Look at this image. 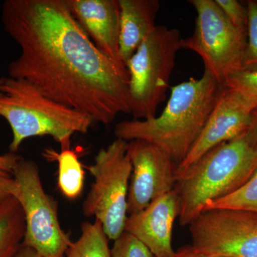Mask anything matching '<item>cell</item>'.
Instances as JSON below:
<instances>
[{
	"label": "cell",
	"instance_id": "1",
	"mask_svg": "<svg viewBox=\"0 0 257 257\" xmlns=\"http://www.w3.org/2000/svg\"><path fill=\"white\" fill-rule=\"evenodd\" d=\"M2 21L20 48L10 77L94 122L109 125L119 114H131L130 74L97 50L67 0H5Z\"/></svg>",
	"mask_w": 257,
	"mask_h": 257
},
{
	"label": "cell",
	"instance_id": "2",
	"mask_svg": "<svg viewBox=\"0 0 257 257\" xmlns=\"http://www.w3.org/2000/svg\"><path fill=\"white\" fill-rule=\"evenodd\" d=\"M225 87L209 72L171 89L162 114L150 119L126 120L115 126L116 139L142 140L167 152L177 165L187 156Z\"/></svg>",
	"mask_w": 257,
	"mask_h": 257
},
{
	"label": "cell",
	"instance_id": "3",
	"mask_svg": "<svg viewBox=\"0 0 257 257\" xmlns=\"http://www.w3.org/2000/svg\"><path fill=\"white\" fill-rule=\"evenodd\" d=\"M246 133L214 147L176 176L174 189L178 196L182 226H188L208 203L241 188L255 173L257 149Z\"/></svg>",
	"mask_w": 257,
	"mask_h": 257
},
{
	"label": "cell",
	"instance_id": "4",
	"mask_svg": "<svg viewBox=\"0 0 257 257\" xmlns=\"http://www.w3.org/2000/svg\"><path fill=\"white\" fill-rule=\"evenodd\" d=\"M0 116L12 128L13 153L33 137H52L62 150H68L72 135L87 134L94 122L89 115L52 100L28 81L10 77L0 84Z\"/></svg>",
	"mask_w": 257,
	"mask_h": 257
},
{
	"label": "cell",
	"instance_id": "5",
	"mask_svg": "<svg viewBox=\"0 0 257 257\" xmlns=\"http://www.w3.org/2000/svg\"><path fill=\"white\" fill-rule=\"evenodd\" d=\"M182 39L177 29L157 25L126 62L130 111L135 119L156 117L170 88Z\"/></svg>",
	"mask_w": 257,
	"mask_h": 257
},
{
	"label": "cell",
	"instance_id": "6",
	"mask_svg": "<svg viewBox=\"0 0 257 257\" xmlns=\"http://www.w3.org/2000/svg\"><path fill=\"white\" fill-rule=\"evenodd\" d=\"M128 142L116 139L101 149L89 167L94 177L83 213L100 221L108 239L116 240L124 231L127 197L133 166L127 155Z\"/></svg>",
	"mask_w": 257,
	"mask_h": 257
},
{
	"label": "cell",
	"instance_id": "7",
	"mask_svg": "<svg viewBox=\"0 0 257 257\" xmlns=\"http://www.w3.org/2000/svg\"><path fill=\"white\" fill-rule=\"evenodd\" d=\"M13 177L11 195L20 203L25 216L23 246L42 257H65L72 242L61 227L57 204L43 188L38 166L23 158Z\"/></svg>",
	"mask_w": 257,
	"mask_h": 257
},
{
	"label": "cell",
	"instance_id": "8",
	"mask_svg": "<svg viewBox=\"0 0 257 257\" xmlns=\"http://www.w3.org/2000/svg\"><path fill=\"white\" fill-rule=\"evenodd\" d=\"M197 13L190 37L182 39L181 47L202 58L204 71L221 85L243 68L246 33L234 28L214 0H191Z\"/></svg>",
	"mask_w": 257,
	"mask_h": 257
},
{
	"label": "cell",
	"instance_id": "9",
	"mask_svg": "<svg viewBox=\"0 0 257 257\" xmlns=\"http://www.w3.org/2000/svg\"><path fill=\"white\" fill-rule=\"evenodd\" d=\"M192 246L221 257H257V212L210 209L188 225Z\"/></svg>",
	"mask_w": 257,
	"mask_h": 257
},
{
	"label": "cell",
	"instance_id": "10",
	"mask_svg": "<svg viewBox=\"0 0 257 257\" xmlns=\"http://www.w3.org/2000/svg\"><path fill=\"white\" fill-rule=\"evenodd\" d=\"M127 155L133 166L127 197V214L132 215L175 189L177 164L167 152L145 140L128 142Z\"/></svg>",
	"mask_w": 257,
	"mask_h": 257
},
{
	"label": "cell",
	"instance_id": "11",
	"mask_svg": "<svg viewBox=\"0 0 257 257\" xmlns=\"http://www.w3.org/2000/svg\"><path fill=\"white\" fill-rule=\"evenodd\" d=\"M252 111L225 87L188 155L177 165L175 175L188 169L214 147L246 133L251 124Z\"/></svg>",
	"mask_w": 257,
	"mask_h": 257
},
{
	"label": "cell",
	"instance_id": "12",
	"mask_svg": "<svg viewBox=\"0 0 257 257\" xmlns=\"http://www.w3.org/2000/svg\"><path fill=\"white\" fill-rule=\"evenodd\" d=\"M69 10L97 50L128 73L119 53V0H67Z\"/></svg>",
	"mask_w": 257,
	"mask_h": 257
},
{
	"label": "cell",
	"instance_id": "13",
	"mask_svg": "<svg viewBox=\"0 0 257 257\" xmlns=\"http://www.w3.org/2000/svg\"><path fill=\"white\" fill-rule=\"evenodd\" d=\"M179 214L175 189L153 201L144 210L128 215L124 231L140 240L155 257H173L172 234Z\"/></svg>",
	"mask_w": 257,
	"mask_h": 257
},
{
	"label": "cell",
	"instance_id": "14",
	"mask_svg": "<svg viewBox=\"0 0 257 257\" xmlns=\"http://www.w3.org/2000/svg\"><path fill=\"white\" fill-rule=\"evenodd\" d=\"M119 53L125 65L139 47L157 28L158 0H119Z\"/></svg>",
	"mask_w": 257,
	"mask_h": 257
},
{
	"label": "cell",
	"instance_id": "15",
	"mask_svg": "<svg viewBox=\"0 0 257 257\" xmlns=\"http://www.w3.org/2000/svg\"><path fill=\"white\" fill-rule=\"evenodd\" d=\"M25 220L20 203L13 197L0 207V257H14L23 245Z\"/></svg>",
	"mask_w": 257,
	"mask_h": 257
},
{
	"label": "cell",
	"instance_id": "16",
	"mask_svg": "<svg viewBox=\"0 0 257 257\" xmlns=\"http://www.w3.org/2000/svg\"><path fill=\"white\" fill-rule=\"evenodd\" d=\"M108 240L100 221L83 222L80 236L70 245L66 257H111Z\"/></svg>",
	"mask_w": 257,
	"mask_h": 257
},
{
	"label": "cell",
	"instance_id": "17",
	"mask_svg": "<svg viewBox=\"0 0 257 257\" xmlns=\"http://www.w3.org/2000/svg\"><path fill=\"white\" fill-rule=\"evenodd\" d=\"M55 157L58 162L59 189L67 199H77L82 194L84 183V172L78 156L68 149L55 154Z\"/></svg>",
	"mask_w": 257,
	"mask_h": 257
},
{
	"label": "cell",
	"instance_id": "18",
	"mask_svg": "<svg viewBox=\"0 0 257 257\" xmlns=\"http://www.w3.org/2000/svg\"><path fill=\"white\" fill-rule=\"evenodd\" d=\"M210 209H241L257 212V170L241 188L230 195L208 203L204 211Z\"/></svg>",
	"mask_w": 257,
	"mask_h": 257
},
{
	"label": "cell",
	"instance_id": "19",
	"mask_svg": "<svg viewBox=\"0 0 257 257\" xmlns=\"http://www.w3.org/2000/svg\"><path fill=\"white\" fill-rule=\"evenodd\" d=\"M224 87L236 94L251 111L257 109V69H241L227 79Z\"/></svg>",
	"mask_w": 257,
	"mask_h": 257
},
{
	"label": "cell",
	"instance_id": "20",
	"mask_svg": "<svg viewBox=\"0 0 257 257\" xmlns=\"http://www.w3.org/2000/svg\"><path fill=\"white\" fill-rule=\"evenodd\" d=\"M246 8L248 11V26L243 68L257 69V1H248Z\"/></svg>",
	"mask_w": 257,
	"mask_h": 257
},
{
	"label": "cell",
	"instance_id": "21",
	"mask_svg": "<svg viewBox=\"0 0 257 257\" xmlns=\"http://www.w3.org/2000/svg\"><path fill=\"white\" fill-rule=\"evenodd\" d=\"M111 257H155L148 248L133 235L124 231L114 241Z\"/></svg>",
	"mask_w": 257,
	"mask_h": 257
},
{
	"label": "cell",
	"instance_id": "22",
	"mask_svg": "<svg viewBox=\"0 0 257 257\" xmlns=\"http://www.w3.org/2000/svg\"><path fill=\"white\" fill-rule=\"evenodd\" d=\"M230 23L243 32H247L248 11L236 0H214Z\"/></svg>",
	"mask_w": 257,
	"mask_h": 257
},
{
	"label": "cell",
	"instance_id": "23",
	"mask_svg": "<svg viewBox=\"0 0 257 257\" xmlns=\"http://www.w3.org/2000/svg\"><path fill=\"white\" fill-rule=\"evenodd\" d=\"M13 182L14 180L12 175L0 171V207L8 198L12 197Z\"/></svg>",
	"mask_w": 257,
	"mask_h": 257
},
{
	"label": "cell",
	"instance_id": "24",
	"mask_svg": "<svg viewBox=\"0 0 257 257\" xmlns=\"http://www.w3.org/2000/svg\"><path fill=\"white\" fill-rule=\"evenodd\" d=\"M23 157L16 153L8 152L5 155H0V171L13 175L15 167Z\"/></svg>",
	"mask_w": 257,
	"mask_h": 257
},
{
	"label": "cell",
	"instance_id": "25",
	"mask_svg": "<svg viewBox=\"0 0 257 257\" xmlns=\"http://www.w3.org/2000/svg\"><path fill=\"white\" fill-rule=\"evenodd\" d=\"M173 257H221L211 256L198 251L192 245H186L176 250Z\"/></svg>",
	"mask_w": 257,
	"mask_h": 257
},
{
	"label": "cell",
	"instance_id": "26",
	"mask_svg": "<svg viewBox=\"0 0 257 257\" xmlns=\"http://www.w3.org/2000/svg\"><path fill=\"white\" fill-rule=\"evenodd\" d=\"M246 134L250 143L257 149V109L251 113V124Z\"/></svg>",
	"mask_w": 257,
	"mask_h": 257
},
{
	"label": "cell",
	"instance_id": "27",
	"mask_svg": "<svg viewBox=\"0 0 257 257\" xmlns=\"http://www.w3.org/2000/svg\"><path fill=\"white\" fill-rule=\"evenodd\" d=\"M14 257H42L32 248L23 246L18 250Z\"/></svg>",
	"mask_w": 257,
	"mask_h": 257
},
{
	"label": "cell",
	"instance_id": "28",
	"mask_svg": "<svg viewBox=\"0 0 257 257\" xmlns=\"http://www.w3.org/2000/svg\"><path fill=\"white\" fill-rule=\"evenodd\" d=\"M2 82H3V78H0V84H2Z\"/></svg>",
	"mask_w": 257,
	"mask_h": 257
}]
</instances>
